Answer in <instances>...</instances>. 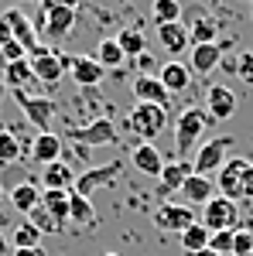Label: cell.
Segmentation results:
<instances>
[{
  "mask_svg": "<svg viewBox=\"0 0 253 256\" xmlns=\"http://www.w3.org/2000/svg\"><path fill=\"white\" fill-rule=\"evenodd\" d=\"M151 222H154L161 232H185L188 226H195L198 218H195V212L188 208V205H181V202H161L154 212H151Z\"/></svg>",
  "mask_w": 253,
  "mask_h": 256,
  "instance_id": "ba28073f",
  "label": "cell"
},
{
  "mask_svg": "<svg viewBox=\"0 0 253 256\" xmlns=\"http://www.w3.org/2000/svg\"><path fill=\"white\" fill-rule=\"evenodd\" d=\"M4 18H7V24H11V31H14V41H21L28 52H35L41 41H38V24L28 18L21 7H11V10H4Z\"/></svg>",
  "mask_w": 253,
  "mask_h": 256,
  "instance_id": "9a60e30c",
  "label": "cell"
},
{
  "mask_svg": "<svg viewBox=\"0 0 253 256\" xmlns=\"http://www.w3.org/2000/svg\"><path fill=\"white\" fill-rule=\"evenodd\" d=\"M11 205H14L18 212H24V216H31V212L41 205L38 181H21V184H14V192H11Z\"/></svg>",
  "mask_w": 253,
  "mask_h": 256,
  "instance_id": "484cf974",
  "label": "cell"
},
{
  "mask_svg": "<svg viewBox=\"0 0 253 256\" xmlns=\"http://www.w3.org/2000/svg\"><path fill=\"white\" fill-rule=\"evenodd\" d=\"M28 222H31L35 229H38L41 236H59V232H62V226H59V222H55L52 216H48V212H45L41 205L35 208V212H31V216H28Z\"/></svg>",
  "mask_w": 253,
  "mask_h": 256,
  "instance_id": "e575fe53",
  "label": "cell"
},
{
  "mask_svg": "<svg viewBox=\"0 0 253 256\" xmlns=\"http://www.w3.org/2000/svg\"><path fill=\"white\" fill-rule=\"evenodd\" d=\"M205 113L212 120H229L236 113V96L229 86H209L205 89Z\"/></svg>",
  "mask_w": 253,
  "mask_h": 256,
  "instance_id": "ac0fdd59",
  "label": "cell"
},
{
  "mask_svg": "<svg viewBox=\"0 0 253 256\" xmlns=\"http://www.w3.org/2000/svg\"><path fill=\"white\" fill-rule=\"evenodd\" d=\"M103 256H120V253H103Z\"/></svg>",
  "mask_w": 253,
  "mask_h": 256,
  "instance_id": "7dc6e473",
  "label": "cell"
},
{
  "mask_svg": "<svg viewBox=\"0 0 253 256\" xmlns=\"http://www.w3.org/2000/svg\"><path fill=\"white\" fill-rule=\"evenodd\" d=\"M24 110V116L38 126V134H48L52 130V120H55V99L48 96H31V92H14Z\"/></svg>",
  "mask_w": 253,
  "mask_h": 256,
  "instance_id": "9c48e42d",
  "label": "cell"
},
{
  "mask_svg": "<svg viewBox=\"0 0 253 256\" xmlns=\"http://www.w3.org/2000/svg\"><path fill=\"white\" fill-rule=\"evenodd\" d=\"M117 41H120V48H123L127 58H140V55L147 52V38H144L140 28H123L117 34Z\"/></svg>",
  "mask_w": 253,
  "mask_h": 256,
  "instance_id": "1f68e13d",
  "label": "cell"
},
{
  "mask_svg": "<svg viewBox=\"0 0 253 256\" xmlns=\"http://www.w3.org/2000/svg\"><path fill=\"white\" fill-rule=\"evenodd\" d=\"M41 184L45 188H55V192H72L76 188V171L69 160H52L41 168Z\"/></svg>",
  "mask_w": 253,
  "mask_h": 256,
  "instance_id": "d6986e66",
  "label": "cell"
},
{
  "mask_svg": "<svg viewBox=\"0 0 253 256\" xmlns=\"http://www.w3.org/2000/svg\"><path fill=\"white\" fill-rule=\"evenodd\" d=\"M157 79H161V86L175 96V92H185V89L192 86V68L181 65V62H168V65H161Z\"/></svg>",
  "mask_w": 253,
  "mask_h": 256,
  "instance_id": "603a6c76",
  "label": "cell"
},
{
  "mask_svg": "<svg viewBox=\"0 0 253 256\" xmlns=\"http://www.w3.org/2000/svg\"><path fill=\"white\" fill-rule=\"evenodd\" d=\"M0 79L7 82V89H14V92H28V86H35V68H31V62H4V76Z\"/></svg>",
  "mask_w": 253,
  "mask_h": 256,
  "instance_id": "7402d4cb",
  "label": "cell"
},
{
  "mask_svg": "<svg viewBox=\"0 0 253 256\" xmlns=\"http://www.w3.org/2000/svg\"><path fill=\"white\" fill-rule=\"evenodd\" d=\"M130 160H134L137 171H144V174L161 178V171H164V158H161V150H157L154 144H140L134 154H130Z\"/></svg>",
  "mask_w": 253,
  "mask_h": 256,
  "instance_id": "4316f807",
  "label": "cell"
},
{
  "mask_svg": "<svg viewBox=\"0 0 253 256\" xmlns=\"http://www.w3.org/2000/svg\"><path fill=\"white\" fill-rule=\"evenodd\" d=\"M195 256H219V253H212V250H202V253H195Z\"/></svg>",
  "mask_w": 253,
  "mask_h": 256,
  "instance_id": "f6af8a7d",
  "label": "cell"
},
{
  "mask_svg": "<svg viewBox=\"0 0 253 256\" xmlns=\"http://www.w3.org/2000/svg\"><path fill=\"white\" fill-rule=\"evenodd\" d=\"M229 150H233V137H212L205 140L198 150L192 154V171L202 178L219 174V168L229 160Z\"/></svg>",
  "mask_w": 253,
  "mask_h": 256,
  "instance_id": "3957f363",
  "label": "cell"
},
{
  "mask_svg": "<svg viewBox=\"0 0 253 256\" xmlns=\"http://www.w3.org/2000/svg\"><path fill=\"white\" fill-rule=\"evenodd\" d=\"M209 232H236V226H239V205H236L233 198H222L215 195L205 208H202V218H198Z\"/></svg>",
  "mask_w": 253,
  "mask_h": 256,
  "instance_id": "5b68a950",
  "label": "cell"
},
{
  "mask_svg": "<svg viewBox=\"0 0 253 256\" xmlns=\"http://www.w3.org/2000/svg\"><path fill=\"white\" fill-rule=\"evenodd\" d=\"M48 4H55V7H69V10H79V4H82V0H48Z\"/></svg>",
  "mask_w": 253,
  "mask_h": 256,
  "instance_id": "60d3db41",
  "label": "cell"
},
{
  "mask_svg": "<svg viewBox=\"0 0 253 256\" xmlns=\"http://www.w3.org/2000/svg\"><path fill=\"white\" fill-rule=\"evenodd\" d=\"M120 171H123V164H120V160H110V164H103V168H89V171L76 174V188H72V192L82 195V198H89L93 192L106 188V184H113Z\"/></svg>",
  "mask_w": 253,
  "mask_h": 256,
  "instance_id": "30bf717a",
  "label": "cell"
},
{
  "mask_svg": "<svg viewBox=\"0 0 253 256\" xmlns=\"http://www.w3.org/2000/svg\"><path fill=\"white\" fill-rule=\"evenodd\" d=\"M212 4H219V0H212Z\"/></svg>",
  "mask_w": 253,
  "mask_h": 256,
  "instance_id": "681fc988",
  "label": "cell"
},
{
  "mask_svg": "<svg viewBox=\"0 0 253 256\" xmlns=\"http://www.w3.org/2000/svg\"><path fill=\"white\" fill-rule=\"evenodd\" d=\"M192 160H164V171H161V192H181V184L192 178Z\"/></svg>",
  "mask_w": 253,
  "mask_h": 256,
  "instance_id": "d4e9b609",
  "label": "cell"
},
{
  "mask_svg": "<svg viewBox=\"0 0 253 256\" xmlns=\"http://www.w3.org/2000/svg\"><path fill=\"white\" fill-rule=\"evenodd\" d=\"M236 76L253 86V52H239V58H236Z\"/></svg>",
  "mask_w": 253,
  "mask_h": 256,
  "instance_id": "74e56055",
  "label": "cell"
},
{
  "mask_svg": "<svg viewBox=\"0 0 253 256\" xmlns=\"http://www.w3.org/2000/svg\"><path fill=\"white\" fill-rule=\"evenodd\" d=\"M31 160H38L41 168L45 164H52V160H62V137L59 134H38V137L31 140Z\"/></svg>",
  "mask_w": 253,
  "mask_h": 256,
  "instance_id": "cb8c5ba5",
  "label": "cell"
},
{
  "mask_svg": "<svg viewBox=\"0 0 253 256\" xmlns=\"http://www.w3.org/2000/svg\"><path fill=\"white\" fill-rule=\"evenodd\" d=\"M41 239H45V236H41L38 229L24 218L18 229L11 232V246H14V250H41Z\"/></svg>",
  "mask_w": 253,
  "mask_h": 256,
  "instance_id": "d6a6232c",
  "label": "cell"
},
{
  "mask_svg": "<svg viewBox=\"0 0 253 256\" xmlns=\"http://www.w3.org/2000/svg\"><path fill=\"white\" fill-rule=\"evenodd\" d=\"M28 4H38V7H41V4H45V0H28Z\"/></svg>",
  "mask_w": 253,
  "mask_h": 256,
  "instance_id": "bcb514c9",
  "label": "cell"
},
{
  "mask_svg": "<svg viewBox=\"0 0 253 256\" xmlns=\"http://www.w3.org/2000/svg\"><path fill=\"white\" fill-rule=\"evenodd\" d=\"M188 28V41L195 44H215L219 41V20L212 14H202V10H192V24H185Z\"/></svg>",
  "mask_w": 253,
  "mask_h": 256,
  "instance_id": "ffe728a7",
  "label": "cell"
},
{
  "mask_svg": "<svg viewBox=\"0 0 253 256\" xmlns=\"http://www.w3.org/2000/svg\"><path fill=\"white\" fill-rule=\"evenodd\" d=\"M41 208L59 222L62 229L72 226V192H55V188H41Z\"/></svg>",
  "mask_w": 253,
  "mask_h": 256,
  "instance_id": "2e32d148",
  "label": "cell"
},
{
  "mask_svg": "<svg viewBox=\"0 0 253 256\" xmlns=\"http://www.w3.org/2000/svg\"><path fill=\"white\" fill-rule=\"evenodd\" d=\"M215 192H219V188H215L212 178L192 174L185 184H181V192H178V195H181V205H188V208H195V205H198V208H205V205L215 198Z\"/></svg>",
  "mask_w": 253,
  "mask_h": 256,
  "instance_id": "7c38bea8",
  "label": "cell"
},
{
  "mask_svg": "<svg viewBox=\"0 0 253 256\" xmlns=\"http://www.w3.org/2000/svg\"><path fill=\"white\" fill-rule=\"evenodd\" d=\"M151 20H154V28L178 24L181 20V0H151Z\"/></svg>",
  "mask_w": 253,
  "mask_h": 256,
  "instance_id": "4dcf8cb0",
  "label": "cell"
},
{
  "mask_svg": "<svg viewBox=\"0 0 253 256\" xmlns=\"http://www.w3.org/2000/svg\"><path fill=\"white\" fill-rule=\"evenodd\" d=\"M28 62L35 68V79L45 82V86H59L69 76V58H62L59 52L48 48V44H38L35 52H28Z\"/></svg>",
  "mask_w": 253,
  "mask_h": 256,
  "instance_id": "277c9868",
  "label": "cell"
},
{
  "mask_svg": "<svg viewBox=\"0 0 253 256\" xmlns=\"http://www.w3.org/2000/svg\"><path fill=\"white\" fill-rule=\"evenodd\" d=\"M233 256H253V232H250V229H236Z\"/></svg>",
  "mask_w": 253,
  "mask_h": 256,
  "instance_id": "d590c367",
  "label": "cell"
},
{
  "mask_svg": "<svg viewBox=\"0 0 253 256\" xmlns=\"http://www.w3.org/2000/svg\"><path fill=\"white\" fill-rule=\"evenodd\" d=\"M212 126V116L205 113V106H188L181 110L175 120V150L178 160H192V154L198 150V140L205 137V130Z\"/></svg>",
  "mask_w": 253,
  "mask_h": 256,
  "instance_id": "6da1fadb",
  "label": "cell"
},
{
  "mask_svg": "<svg viewBox=\"0 0 253 256\" xmlns=\"http://www.w3.org/2000/svg\"><path fill=\"white\" fill-rule=\"evenodd\" d=\"M69 79L76 82V86L93 89V86H99V82L106 79V68H103L93 55H72V58H69Z\"/></svg>",
  "mask_w": 253,
  "mask_h": 256,
  "instance_id": "8fae6325",
  "label": "cell"
},
{
  "mask_svg": "<svg viewBox=\"0 0 253 256\" xmlns=\"http://www.w3.org/2000/svg\"><path fill=\"white\" fill-rule=\"evenodd\" d=\"M239 202H253V164L246 160L243 178H239Z\"/></svg>",
  "mask_w": 253,
  "mask_h": 256,
  "instance_id": "f35d334b",
  "label": "cell"
},
{
  "mask_svg": "<svg viewBox=\"0 0 253 256\" xmlns=\"http://www.w3.org/2000/svg\"><path fill=\"white\" fill-rule=\"evenodd\" d=\"M229 44H222V41H215V44H195L192 52H188V68H192V76H212V68L222 62V52H226Z\"/></svg>",
  "mask_w": 253,
  "mask_h": 256,
  "instance_id": "4fadbf2b",
  "label": "cell"
},
{
  "mask_svg": "<svg viewBox=\"0 0 253 256\" xmlns=\"http://www.w3.org/2000/svg\"><path fill=\"white\" fill-rule=\"evenodd\" d=\"M4 96H7V82L0 79V102H4Z\"/></svg>",
  "mask_w": 253,
  "mask_h": 256,
  "instance_id": "ee69618b",
  "label": "cell"
},
{
  "mask_svg": "<svg viewBox=\"0 0 253 256\" xmlns=\"http://www.w3.org/2000/svg\"><path fill=\"white\" fill-rule=\"evenodd\" d=\"M0 202H4V188H0Z\"/></svg>",
  "mask_w": 253,
  "mask_h": 256,
  "instance_id": "c3c4849f",
  "label": "cell"
},
{
  "mask_svg": "<svg viewBox=\"0 0 253 256\" xmlns=\"http://www.w3.org/2000/svg\"><path fill=\"white\" fill-rule=\"evenodd\" d=\"M209 239H212V232L202 226V222H195V226H188L185 232H181V250L188 256L202 253V250H209Z\"/></svg>",
  "mask_w": 253,
  "mask_h": 256,
  "instance_id": "f1b7e54d",
  "label": "cell"
},
{
  "mask_svg": "<svg viewBox=\"0 0 253 256\" xmlns=\"http://www.w3.org/2000/svg\"><path fill=\"white\" fill-rule=\"evenodd\" d=\"M69 140L79 144V147H106V144H117V126H113V120L106 116H96L93 123H82V126H72L69 130Z\"/></svg>",
  "mask_w": 253,
  "mask_h": 256,
  "instance_id": "52a82bcc",
  "label": "cell"
},
{
  "mask_svg": "<svg viewBox=\"0 0 253 256\" xmlns=\"http://www.w3.org/2000/svg\"><path fill=\"white\" fill-rule=\"evenodd\" d=\"M11 256H45V250H14Z\"/></svg>",
  "mask_w": 253,
  "mask_h": 256,
  "instance_id": "7bdbcfd3",
  "label": "cell"
},
{
  "mask_svg": "<svg viewBox=\"0 0 253 256\" xmlns=\"http://www.w3.org/2000/svg\"><path fill=\"white\" fill-rule=\"evenodd\" d=\"M127 126L140 144H154L164 130H168V110L164 106H151V102H137L127 116Z\"/></svg>",
  "mask_w": 253,
  "mask_h": 256,
  "instance_id": "7a4b0ae2",
  "label": "cell"
},
{
  "mask_svg": "<svg viewBox=\"0 0 253 256\" xmlns=\"http://www.w3.org/2000/svg\"><path fill=\"white\" fill-rule=\"evenodd\" d=\"M21 137L14 130H0V164H18L21 160Z\"/></svg>",
  "mask_w": 253,
  "mask_h": 256,
  "instance_id": "836d02e7",
  "label": "cell"
},
{
  "mask_svg": "<svg viewBox=\"0 0 253 256\" xmlns=\"http://www.w3.org/2000/svg\"><path fill=\"white\" fill-rule=\"evenodd\" d=\"M243 168H246V158H229L222 168H219V174H215V188H219V195H222V198L239 202V178H243Z\"/></svg>",
  "mask_w": 253,
  "mask_h": 256,
  "instance_id": "e0dca14e",
  "label": "cell"
},
{
  "mask_svg": "<svg viewBox=\"0 0 253 256\" xmlns=\"http://www.w3.org/2000/svg\"><path fill=\"white\" fill-rule=\"evenodd\" d=\"M233 239L236 232H212V239H209V250L219 256H226V253H233Z\"/></svg>",
  "mask_w": 253,
  "mask_h": 256,
  "instance_id": "8d00e7d4",
  "label": "cell"
},
{
  "mask_svg": "<svg viewBox=\"0 0 253 256\" xmlns=\"http://www.w3.org/2000/svg\"><path fill=\"white\" fill-rule=\"evenodd\" d=\"M157 31V44L168 52V55H181L185 48L192 52V41H188V28L178 20V24H161V28H154Z\"/></svg>",
  "mask_w": 253,
  "mask_h": 256,
  "instance_id": "44dd1931",
  "label": "cell"
},
{
  "mask_svg": "<svg viewBox=\"0 0 253 256\" xmlns=\"http://www.w3.org/2000/svg\"><path fill=\"white\" fill-rule=\"evenodd\" d=\"M93 58H96L106 72H110V68H120V65L127 62V55H123V48H120L117 38H103L96 44V55H93Z\"/></svg>",
  "mask_w": 253,
  "mask_h": 256,
  "instance_id": "83f0119b",
  "label": "cell"
},
{
  "mask_svg": "<svg viewBox=\"0 0 253 256\" xmlns=\"http://www.w3.org/2000/svg\"><path fill=\"white\" fill-rule=\"evenodd\" d=\"M14 253V246H11V239L4 236V232H0V256H11Z\"/></svg>",
  "mask_w": 253,
  "mask_h": 256,
  "instance_id": "b9f144b4",
  "label": "cell"
},
{
  "mask_svg": "<svg viewBox=\"0 0 253 256\" xmlns=\"http://www.w3.org/2000/svg\"><path fill=\"white\" fill-rule=\"evenodd\" d=\"M76 10H69V7H55V4H41L38 10V31L48 34V41H65L72 31H76Z\"/></svg>",
  "mask_w": 253,
  "mask_h": 256,
  "instance_id": "8992f818",
  "label": "cell"
},
{
  "mask_svg": "<svg viewBox=\"0 0 253 256\" xmlns=\"http://www.w3.org/2000/svg\"><path fill=\"white\" fill-rule=\"evenodd\" d=\"M134 99H137V102H151V106H164V110H168L171 92L161 86V79H157V76L140 72V76L134 79Z\"/></svg>",
  "mask_w": 253,
  "mask_h": 256,
  "instance_id": "5bb4252c",
  "label": "cell"
},
{
  "mask_svg": "<svg viewBox=\"0 0 253 256\" xmlns=\"http://www.w3.org/2000/svg\"><path fill=\"white\" fill-rule=\"evenodd\" d=\"M96 222H99V216H96V208H93V202L72 192V226L76 229H93Z\"/></svg>",
  "mask_w": 253,
  "mask_h": 256,
  "instance_id": "f546056e",
  "label": "cell"
},
{
  "mask_svg": "<svg viewBox=\"0 0 253 256\" xmlns=\"http://www.w3.org/2000/svg\"><path fill=\"white\" fill-rule=\"evenodd\" d=\"M7 41H14V31H11V24H7V18L0 14V44H7Z\"/></svg>",
  "mask_w": 253,
  "mask_h": 256,
  "instance_id": "ab89813d",
  "label": "cell"
}]
</instances>
